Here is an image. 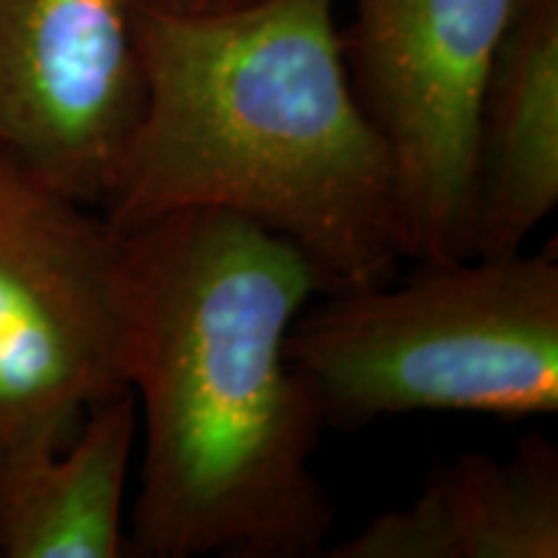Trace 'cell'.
Returning a JSON list of instances; mask_svg holds the SVG:
<instances>
[{
	"label": "cell",
	"instance_id": "1",
	"mask_svg": "<svg viewBox=\"0 0 558 558\" xmlns=\"http://www.w3.org/2000/svg\"><path fill=\"white\" fill-rule=\"evenodd\" d=\"M120 239V360L143 427L137 558L324 556L326 429L288 360L320 292L308 256L259 222L181 209Z\"/></svg>",
	"mask_w": 558,
	"mask_h": 558
},
{
	"label": "cell",
	"instance_id": "3",
	"mask_svg": "<svg viewBox=\"0 0 558 558\" xmlns=\"http://www.w3.org/2000/svg\"><path fill=\"white\" fill-rule=\"evenodd\" d=\"M409 275L320 292L288 360L326 427L401 414L535 418L558 411V256L414 262Z\"/></svg>",
	"mask_w": 558,
	"mask_h": 558
},
{
	"label": "cell",
	"instance_id": "7",
	"mask_svg": "<svg viewBox=\"0 0 558 558\" xmlns=\"http://www.w3.org/2000/svg\"><path fill=\"white\" fill-rule=\"evenodd\" d=\"M329 558H556L558 448L520 439L509 458L465 452L437 465L409 505L380 512Z\"/></svg>",
	"mask_w": 558,
	"mask_h": 558
},
{
	"label": "cell",
	"instance_id": "10",
	"mask_svg": "<svg viewBox=\"0 0 558 558\" xmlns=\"http://www.w3.org/2000/svg\"><path fill=\"white\" fill-rule=\"evenodd\" d=\"M135 9L160 13V16H220V13H235L254 9L267 0H132Z\"/></svg>",
	"mask_w": 558,
	"mask_h": 558
},
{
	"label": "cell",
	"instance_id": "2",
	"mask_svg": "<svg viewBox=\"0 0 558 558\" xmlns=\"http://www.w3.org/2000/svg\"><path fill=\"white\" fill-rule=\"evenodd\" d=\"M337 3L194 19L135 9L148 99L99 207L107 226L222 209L298 246L326 292L399 275L393 163L349 81Z\"/></svg>",
	"mask_w": 558,
	"mask_h": 558
},
{
	"label": "cell",
	"instance_id": "4",
	"mask_svg": "<svg viewBox=\"0 0 558 558\" xmlns=\"http://www.w3.org/2000/svg\"><path fill=\"white\" fill-rule=\"evenodd\" d=\"M120 344L117 233L0 156V465L62 448L128 386Z\"/></svg>",
	"mask_w": 558,
	"mask_h": 558
},
{
	"label": "cell",
	"instance_id": "8",
	"mask_svg": "<svg viewBox=\"0 0 558 558\" xmlns=\"http://www.w3.org/2000/svg\"><path fill=\"white\" fill-rule=\"evenodd\" d=\"M558 205V0H518L478 111L473 256L525 251Z\"/></svg>",
	"mask_w": 558,
	"mask_h": 558
},
{
	"label": "cell",
	"instance_id": "9",
	"mask_svg": "<svg viewBox=\"0 0 558 558\" xmlns=\"http://www.w3.org/2000/svg\"><path fill=\"white\" fill-rule=\"evenodd\" d=\"M140 429L130 386L88 409L70 442L0 465V556L122 558L124 494Z\"/></svg>",
	"mask_w": 558,
	"mask_h": 558
},
{
	"label": "cell",
	"instance_id": "5",
	"mask_svg": "<svg viewBox=\"0 0 558 558\" xmlns=\"http://www.w3.org/2000/svg\"><path fill=\"white\" fill-rule=\"evenodd\" d=\"M518 0H354L341 47L386 140L411 262L473 256L478 111Z\"/></svg>",
	"mask_w": 558,
	"mask_h": 558
},
{
	"label": "cell",
	"instance_id": "6",
	"mask_svg": "<svg viewBox=\"0 0 558 558\" xmlns=\"http://www.w3.org/2000/svg\"><path fill=\"white\" fill-rule=\"evenodd\" d=\"M132 0H0V156L101 207L143 120Z\"/></svg>",
	"mask_w": 558,
	"mask_h": 558
}]
</instances>
